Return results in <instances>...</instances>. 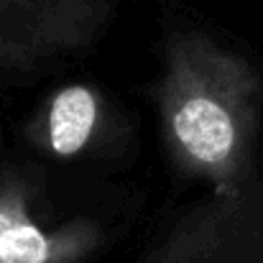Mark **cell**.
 Wrapping results in <instances>:
<instances>
[{"mask_svg":"<svg viewBox=\"0 0 263 263\" xmlns=\"http://www.w3.org/2000/svg\"><path fill=\"white\" fill-rule=\"evenodd\" d=\"M97 105L85 87H67L54 97L49 112V141L59 156H74L92 136Z\"/></svg>","mask_w":263,"mask_h":263,"instance_id":"cell-3","label":"cell"},{"mask_svg":"<svg viewBox=\"0 0 263 263\" xmlns=\"http://www.w3.org/2000/svg\"><path fill=\"white\" fill-rule=\"evenodd\" d=\"M87 246L85 230L46 233L28 217L18 197H0V263H72Z\"/></svg>","mask_w":263,"mask_h":263,"instance_id":"cell-2","label":"cell"},{"mask_svg":"<svg viewBox=\"0 0 263 263\" xmlns=\"http://www.w3.org/2000/svg\"><path fill=\"white\" fill-rule=\"evenodd\" d=\"M256 72L207 39L174 41L161 87L169 146L220 192L240 179L256 130Z\"/></svg>","mask_w":263,"mask_h":263,"instance_id":"cell-1","label":"cell"}]
</instances>
